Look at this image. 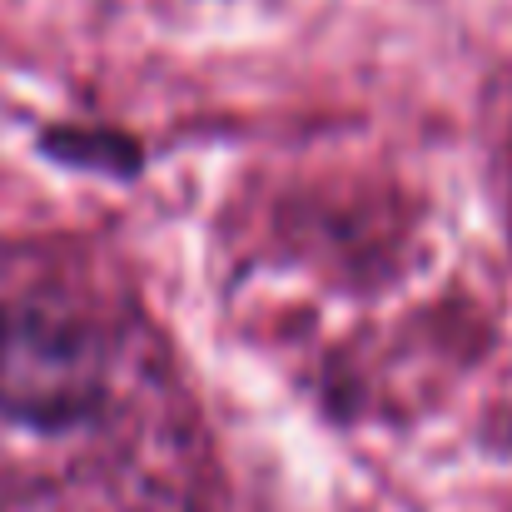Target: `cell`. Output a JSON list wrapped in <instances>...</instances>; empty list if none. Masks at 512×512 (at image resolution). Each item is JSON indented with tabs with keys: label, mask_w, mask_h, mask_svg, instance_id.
<instances>
[{
	"label": "cell",
	"mask_w": 512,
	"mask_h": 512,
	"mask_svg": "<svg viewBox=\"0 0 512 512\" xmlns=\"http://www.w3.org/2000/svg\"><path fill=\"white\" fill-rule=\"evenodd\" d=\"M130 378L125 314L95 294L40 279L0 299V428L75 443L120 413Z\"/></svg>",
	"instance_id": "obj_1"
}]
</instances>
